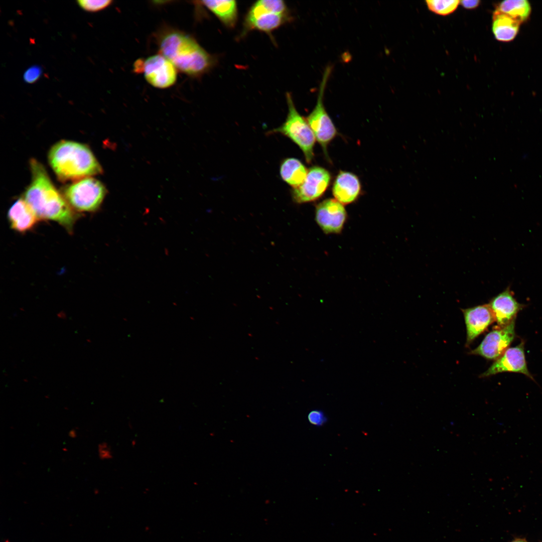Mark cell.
<instances>
[{"label": "cell", "mask_w": 542, "mask_h": 542, "mask_svg": "<svg viewBox=\"0 0 542 542\" xmlns=\"http://www.w3.org/2000/svg\"><path fill=\"white\" fill-rule=\"evenodd\" d=\"M308 419L311 424L316 426H322L327 421L324 413L319 410L311 411L308 414Z\"/></svg>", "instance_id": "cb8c5ba5"}, {"label": "cell", "mask_w": 542, "mask_h": 542, "mask_svg": "<svg viewBox=\"0 0 542 542\" xmlns=\"http://www.w3.org/2000/svg\"><path fill=\"white\" fill-rule=\"evenodd\" d=\"M347 213L343 204L334 199H327L316 208L315 219L326 233H338L343 228Z\"/></svg>", "instance_id": "7c38bea8"}, {"label": "cell", "mask_w": 542, "mask_h": 542, "mask_svg": "<svg viewBox=\"0 0 542 542\" xmlns=\"http://www.w3.org/2000/svg\"><path fill=\"white\" fill-rule=\"evenodd\" d=\"M288 7L282 0H259L249 9L244 20V31L256 30L270 33L290 20Z\"/></svg>", "instance_id": "277c9868"}, {"label": "cell", "mask_w": 542, "mask_h": 542, "mask_svg": "<svg viewBox=\"0 0 542 542\" xmlns=\"http://www.w3.org/2000/svg\"><path fill=\"white\" fill-rule=\"evenodd\" d=\"M488 304L495 321L500 327L505 326L515 319L525 306L516 301L509 287L491 299Z\"/></svg>", "instance_id": "4fadbf2b"}, {"label": "cell", "mask_w": 542, "mask_h": 542, "mask_svg": "<svg viewBox=\"0 0 542 542\" xmlns=\"http://www.w3.org/2000/svg\"><path fill=\"white\" fill-rule=\"evenodd\" d=\"M32 181L24 199L39 219L55 221L71 232L76 220L74 210L57 190L44 166L38 161H30Z\"/></svg>", "instance_id": "6da1fadb"}, {"label": "cell", "mask_w": 542, "mask_h": 542, "mask_svg": "<svg viewBox=\"0 0 542 542\" xmlns=\"http://www.w3.org/2000/svg\"><path fill=\"white\" fill-rule=\"evenodd\" d=\"M8 218L11 228L20 233L31 230L39 220L31 206L22 198L17 199L11 205Z\"/></svg>", "instance_id": "9a60e30c"}, {"label": "cell", "mask_w": 542, "mask_h": 542, "mask_svg": "<svg viewBox=\"0 0 542 542\" xmlns=\"http://www.w3.org/2000/svg\"><path fill=\"white\" fill-rule=\"evenodd\" d=\"M177 68L166 57L159 54L144 60H138L134 70L144 74L146 81L153 86L164 89L174 85L177 80Z\"/></svg>", "instance_id": "ba28073f"}, {"label": "cell", "mask_w": 542, "mask_h": 542, "mask_svg": "<svg viewBox=\"0 0 542 542\" xmlns=\"http://www.w3.org/2000/svg\"><path fill=\"white\" fill-rule=\"evenodd\" d=\"M160 54L181 72L198 76L208 71L215 64L214 57L192 37L183 32L170 30L160 38Z\"/></svg>", "instance_id": "7a4b0ae2"}, {"label": "cell", "mask_w": 542, "mask_h": 542, "mask_svg": "<svg viewBox=\"0 0 542 542\" xmlns=\"http://www.w3.org/2000/svg\"><path fill=\"white\" fill-rule=\"evenodd\" d=\"M43 69L39 65H33L28 68L24 72L23 79L28 84H33L37 81L41 77Z\"/></svg>", "instance_id": "603a6c76"}, {"label": "cell", "mask_w": 542, "mask_h": 542, "mask_svg": "<svg viewBox=\"0 0 542 542\" xmlns=\"http://www.w3.org/2000/svg\"><path fill=\"white\" fill-rule=\"evenodd\" d=\"M201 3L226 27L231 28L235 25L238 17L237 5L235 1H203Z\"/></svg>", "instance_id": "ac0fdd59"}, {"label": "cell", "mask_w": 542, "mask_h": 542, "mask_svg": "<svg viewBox=\"0 0 542 542\" xmlns=\"http://www.w3.org/2000/svg\"><path fill=\"white\" fill-rule=\"evenodd\" d=\"M288 113L286 121L272 133H280L289 138L302 151L308 163L312 161L316 138L306 120L298 112L290 93L286 94Z\"/></svg>", "instance_id": "5b68a950"}, {"label": "cell", "mask_w": 542, "mask_h": 542, "mask_svg": "<svg viewBox=\"0 0 542 542\" xmlns=\"http://www.w3.org/2000/svg\"><path fill=\"white\" fill-rule=\"evenodd\" d=\"M77 431L74 429H72L69 431L68 436L71 438H75L77 436Z\"/></svg>", "instance_id": "4316f807"}, {"label": "cell", "mask_w": 542, "mask_h": 542, "mask_svg": "<svg viewBox=\"0 0 542 542\" xmlns=\"http://www.w3.org/2000/svg\"><path fill=\"white\" fill-rule=\"evenodd\" d=\"M515 321L495 328L484 338L479 346L470 352L490 360L496 359L509 348L515 336Z\"/></svg>", "instance_id": "9c48e42d"}, {"label": "cell", "mask_w": 542, "mask_h": 542, "mask_svg": "<svg viewBox=\"0 0 542 542\" xmlns=\"http://www.w3.org/2000/svg\"><path fill=\"white\" fill-rule=\"evenodd\" d=\"M330 181V174L326 169L319 166L312 167L303 183L293 189V200L303 203L318 199L325 193Z\"/></svg>", "instance_id": "30bf717a"}, {"label": "cell", "mask_w": 542, "mask_h": 542, "mask_svg": "<svg viewBox=\"0 0 542 542\" xmlns=\"http://www.w3.org/2000/svg\"><path fill=\"white\" fill-rule=\"evenodd\" d=\"M524 345V342H521L515 347L508 348L480 376L485 377L503 372H513L523 374L534 380L527 366Z\"/></svg>", "instance_id": "8fae6325"}, {"label": "cell", "mask_w": 542, "mask_h": 542, "mask_svg": "<svg viewBox=\"0 0 542 542\" xmlns=\"http://www.w3.org/2000/svg\"><path fill=\"white\" fill-rule=\"evenodd\" d=\"M480 1L477 0L462 1L460 4L465 9H473L477 8L480 4Z\"/></svg>", "instance_id": "484cf974"}, {"label": "cell", "mask_w": 542, "mask_h": 542, "mask_svg": "<svg viewBox=\"0 0 542 542\" xmlns=\"http://www.w3.org/2000/svg\"><path fill=\"white\" fill-rule=\"evenodd\" d=\"M496 10L508 15L521 24L529 18L531 7L526 0H507L498 4Z\"/></svg>", "instance_id": "ffe728a7"}, {"label": "cell", "mask_w": 542, "mask_h": 542, "mask_svg": "<svg viewBox=\"0 0 542 542\" xmlns=\"http://www.w3.org/2000/svg\"><path fill=\"white\" fill-rule=\"evenodd\" d=\"M106 194L103 184L90 177L75 181L63 190V196L71 207L81 212L96 211Z\"/></svg>", "instance_id": "8992f818"}, {"label": "cell", "mask_w": 542, "mask_h": 542, "mask_svg": "<svg viewBox=\"0 0 542 542\" xmlns=\"http://www.w3.org/2000/svg\"><path fill=\"white\" fill-rule=\"evenodd\" d=\"M466 327L467 344L471 343L495 321L488 304L462 310Z\"/></svg>", "instance_id": "5bb4252c"}, {"label": "cell", "mask_w": 542, "mask_h": 542, "mask_svg": "<svg viewBox=\"0 0 542 542\" xmlns=\"http://www.w3.org/2000/svg\"><path fill=\"white\" fill-rule=\"evenodd\" d=\"M361 184L354 174L340 171L337 175L332 187L335 199L342 204H348L357 199L361 192Z\"/></svg>", "instance_id": "2e32d148"}, {"label": "cell", "mask_w": 542, "mask_h": 542, "mask_svg": "<svg viewBox=\"0 0 542 542\" xmlns=\"http://www.w3.org/2000/svg\"><path fill=\"white\" fill-rule=\"evenodd\" d=\"M428 9L432 12L441 16H447L454 12L460 4L457 0H429L426 1Z\"/></svg>", "instance_id": "44dd1931"}, {"label": "cell", "mask_w": 542, "mask_h": 542, "mask_svg": "<svg viewBox=\"0 0 542 542\" xmlns=\"http://www.w3.org/2000/svg\"><path fill=\"white\" fill-rule=\"evenodd\" d=\"M521 24L507 15L495 10L492 17V30L496 40L509 42L517 35Z\"/></svg>", "instance_id": "e0dca14e"}, {"label": "cell", "mask_w": 542, "mask_h": 542, "mask_svg": "<svg viewBox=\"0 0 542 542\" xmlns=\"http://www.w3.org/2000/svg\"><path fill=\"white\" fill-rule=\"evenodd\" d=\"M112 3L110 0H79L78 5L83 10L89 12H96L109 7Z\"/></svg>", "instance_id": "7402d4cb"}, {"label": "cell", "mask_w": 542, "mask_h": 542, "mask_svg": "<svg viewBox=\"0 0 542 542\" xmlns=\"http://www.w3.org/2000/svg\"><path fill=\"white\" fill-rule=\"evenodd\" d=\"M49 162L62 181H77L102 172V169L90 149L86 145L61 141L50 149Z\"/></svg>", "instance_id": "3957f363"}, {"label": "cell", "mask_w": 542, "mask_h": 542, "mask_svg": "<svg viewBox=\"0 0 542 542\" xmlns=\"http://www.w3.org/2000/svg\"><path fill=\"white\" fill-rule=\"evenodd\" d=\"M332 70L328 66L324 72L321 82L316 104L307 118L316 140L322 147L327 158H329L327 146L337 134L336 128L325 108L323 99L325 90Z\"/></svg>", "instance_id": "52a82bcc"}, {"label": "cell", "mask_w": 542, "mask_h": 542, "mask_svg": "<svg viewBox=\"0 0 542 542\" xmlns=\"http://www.w3.org/2000/svg\"><path fill=\"white\" fill-rule=\"evenodd\" d=\"M305 165L298 159L290 158L281 163L280 173L282 179L293 188L301 185L308 174Z\"/></svg>", "instance_id": "d6986e66"}, {"label": "cell", "mask_w": 542, "mask_h": 542, "mask_svg": "<svg viewBox=\"0 0 542 542\" xmlns=\"http://www.w3.org/2000/svg\"><path fill=\"white\" fill-rule=\"evenodd\" d=\"M511 542H528L525 539L521 538H516L513 539Z\"/></svg>", "instance_id": "83f0119b"}, {"label": "cell", "mask_w": 542, "mask_h": 542, "mask_svg": "<svg viewBox=\"0 0 542 542\" xmlns=\"http://www.w3.org/2000/svg\"><path fill=\"white\" fill-rule=\"evenodd\" d=\"M97 453L101 460H109L112 457L111 449L106 442L100 443L97 447Z\"/></svg>", "instance_id": "d4e9b609"}]
</instances>
